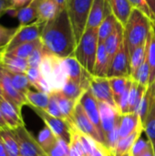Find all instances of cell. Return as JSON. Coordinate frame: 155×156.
<instances>
[{"label":"cell","mask_w":155,"mask_h":156,"mask_svg":"<svg viewBox=\"0 0 155 156\" xmlns=\"http://www.w3.org/2000/svg\"><path fill=\"white\" fill-rule=\"evenodd\" d=\"M40 38L48 53L60 58L73 57L77 42L66 8L43 25Z\"/></svg>","instance_id":"obj_1"},{"label":"cell","mask_w":155,"mask_h":156,"mask_svg":"<svg viewBox=\"0 0 155 156\" xmlns=\"http://www.w3.org/2000/svg\"><path fill=\"white\" fill-rule=\"evenodd\" d=\"M153 26V22L143 12L137 8H132L130 17L124 26V41L130 53L137 47L146 43Z\"/></svg>","instance_id":"obj_2"},{"label":"cell","mask_w":155,"mask_h":156,"mask_svg":"<svg viewBox=\"0 0 155 156\" xmlns=\"http://www.w3.org/2000/svg\"><path fill=\"white\" fill-rule=\"evenodd\" d=\"M99 47L98 28H87L79 41L73 57L91 75L96 61Z\"/></svg>","instance_id":"obj_3"},{"label":"cell","mask_w":155,"mask_h":156,"mask_svg":"<svg viewBox=\"0 0 155 156\" xmlns=\"http://www.w3.org/2000/svg\"><path fill=\"white\" fill-rule=\"evenodd\" d=\"M93 0H68L66 9L77 45L87 28L89 14Z\"/></svg>","instance_id":"obj_4"},{"label":"cell","mask_w":155,"mask_h":156,"mask_svg":"<svg viewBox=\"0 0 155 156\" xmlns=\"http://www.w3.org/2000/svg\"><path fill=\"white\" fill-rule=\"evenodd\" d=\"M19 147V156H43L47 154L37 140L27 131L25 125L12 130Z\"/></svg>","instance_id":"obj_5"},{"label":"cell","mask_w":155,"mask_h":156,"mask_svg":"<svg viewBox=\"0 0 155 156\" xmlns=\"http://www.w3.org/2000/svg\"><path fill=\"white\" fill-rule=\"evenodd\" d=\"M45 122V125H47L53 133L54 134L59 138L62 139L69 144L70 142V131L72 125L66 120L54 117L48 113L45 110L30 107Z\"/></svg>","instance_id":"obj_6"},{"label":"cell","mask_w":155,"mask_h":156,"mask_svg":"<svg viewBox=\"0 0 155 156\" xmlns=\"http://www.w3.org/2000/svg\"><path fill=\"white\" fill-rule=\"evenodd\" d=\"M71 124L75 126L79 132L89 135L98 143H100L104 145V140L101 137L100 133L95 127V125L92 123V122L90 120L86 112H84L82 106L79 102L77 103L71 119Z\"/></svg>","instance_id":"obj_7"},{"label":"cell","mask_w":155,"mask_h":156,"mask_svg":"<svg viewBox=\"0 0 155 156\" xmlns=\"http://www.w3.org/2000/svg\"><path fill=\"white\" fill-rule=\"evenodd\" d=\"M0 85L2 88L3 98L12 103L21 111L24 105H27L26 96L19 92L13 85L8 71L0 64Z\"/></svg>","instance_id":"obj_8"},{"label":"cell","mask_w":155,"mask_h":156,"mask_svg":"<svg viewBox=\"0 0 155 156\" xmlns=\"http://www.w3.org/2000/svg\"><path fill=\"white\" fill-rule=\"evenodd\" d=\"M43 25L44 24H42L37 20L28 25L18 26L17 31L15 34L12 40L10 41V43L5 48V51L10 50L21 44L31 42V41L40 38Z\"/></svg>","instance_id":"obj_9"},{"label":"cell","mask_w":155,"mask_h":156,"mask_svg":"<svg viewBox=\"0 0 155 156\" xmlns=\"http://www.w3.org/2000/svg\"><path fill=\"white\" fill-rule=\"evenodd\" d=\"M89 89L99 102L109 103L117 108L108 77H97L91 75Z\"/></svg>","instance_id":"obj_10"},{"label":"cell","mask_w":155,"mask_h":156,"mask_svg":"<svg viewBox=\"0 0 155 156\" xmlns=\"http://www.w3.org/2000/svg\"><path fill=\"white\" fill-rule=\"evenodd\" d=\"M111 77H131L130 51L125 41L111 60L108 73V78Z\"/></svg>","instance_id":"obj_11"},{"label":"cell","mask_w":155,"mask_h":156,"mask_svg":"<svg viewBox=\"0 0 155 156\" xmlns=\"http://www.w3.org/2000/svg\"><path fill=\"white\" fill-rule=\"evenodd\" d=\"M79 102L82 106L84 112H86V114L88 115L90 120L92 122V123L95 125V127L97 128V130L100 133V135L103 138L104 143H105L104 133H103V131H102V128H101V124H100L99 101L95 99V97L93 96V94L91 93L90 89L87 90L83 93V95L80 97Z\"/></svg>","instance_id":"obj_12"},{"label":"cell","mask_w":155,"mask_h":156,"mask_svg":"<svg viewBox=\"0 0 155 156\" xmlns=\"http://www.w3.org/2000/svg\"><path fill=\"white\" fill-rule=\"evenodd\" d=\"M63 60L68 74V79L80 83L81 85L89 89L91 74L89 73L74 57L63 58Z\"/></svg>","instance_id":"obj_13"},{"label":"cell","mask_w":155,"mask_h":156,"mask_svg":"<svg viewBox=\"0 0 155 156\" xmlns=\"http://www.w3.org/2000/svg\"><path fill=\"white\" fill-rule=\"evenodd\" d=\"M100 108V124L105 136L116 126L119 124L121 114L118 112L117 108L111 106L109 103L99 102ZM105 144V143H104Z\"/></svg>","instance_id":"obj_14"},{"label":"cell","mask_w":155,"mask_h":156,"mask_svg":"<svg viewBox=\"0 0 155 156\" xmlns=\"http://www.w3.org/2000/svg\"><path fill=\"white\" fill-rule=\"evenodd\" d=\"M0 111L4 121L9 129L14 130L19 126L25 125L21 115V111L5 98H0Z\"/></svg>","instance_id":"obj_15"},{"label":"cell","mask_w":155,"mask_h":156,"mask_svg":"<svg viewBox=\"0 0 155 156\" xmlns=\"http://www.w3.org/2000/svg\"><path fill=\"white\" fill-rule=\"evenodd\" d=\"M111 12L106 0H93L89 14L87 28H99L104 18Z\"/></svg>","instance_id":"obj_16"},{"label":"cell","mask_w":155,"mask_h":156,"mask_svg":"<svg viewBox=\"0 0 155 156\" xmlns=\"http://www.w3.org/2000/svg\"><path fill=\"white\" fill-rule=\"evenodd\" d=\"M39 0H31V2L19 9L9 8L7 13L17 18L19 26L28 25L37 20V7Z\"/></svg>","instance_id":"obj_17"},{"label":"cell","mask_w":155,"mask_h":156,"mask_svg":"<svg viewBox=\"0 0 155 156\" xmlns=\"http://www.w3.org/2000/svg\"><path fill=\"white\" fill-rule=\"evenodd\" d=\"M143 126L137 112H130L121 115L119 122V133L121 138H125L134 133L139 127Z\"/></svg>","instance_id":"obj_18"},{"label":"cell","mask_w":155,"mask_h":156,"mask_svg":"<svg viewBox=\"0 0 155 156\" xmlns=\"http://www.w3.org/2000/svg\"><path fill=\"white\" fill-rule=\"evenodd\" d=\"M123 41H124V27L119 22L114 31L108 37V38L104 42L111 63L113 57L120 49Z\"/></svg>","instance_id":"obj_19"},{"label":"cell","mask_w":155,"mask_h":156,"mask_svg":"<svg viewBox=\"0 0 155 156\" xmlns=\"http://www.w3.org/2000/svg\"><path fill=\"white\" fill-rule=\"evenodd\" d=\"M111 13L124 27L132 11V5L129 0H106Z\"/></svg>","instance_id":"obj_20"},{"label":"cell","mask_w":155,"mask_h":156,"mask_svg":"<svg viewBox=\"0 0 155 156\" xmlns=\"http://www.w3.org/2000/svg\"><path fill=\"white\" fill-rule=\"evenodd\" d=\"M0 64L6 70L14 73H26L29 68L26 58H18L5 52L0 58Z\"/></svg>","instance_id":"obj_21"},{"label":"cell","mask_w":155,"mask_h":156,"mask_svg":"<svg viewBox=\"0 0 155 156\" xmlns=\"http://www.w3.org/2000/svg\"><path fill=\"white\" fill-rule=\"evenodd\" d=\"M110 66H111V61H110V58L106 50L105 45L104 43L99 44L95 66H94L92 75L97 76V77H108Z\"/></svg>","instance_id":"obj_22"},{"label":"cell","mask_w":155,"mask_h":156,"mask_svg":"<svg viewBox=\"0 0 155 156\" xmlns=\"http://www.w3.org/2000/svg\"><path fill=\"white\" fill-rule=\"evenodd\" d=\"M54 0H39L37 7V21L42 24L53 19L59 12Z\"/></svg>","instance_id":"obj_23"},{"label":"cell","mask_w":155,"mask_h":156,"mask_svg":"<svg viewBox=\"0 0 155 156\" xmlns=\"http://www.w3.org/2000/svg\"><path fill=\"white\" fill-rule=\"evenodd\" d=\"M51 93L56 98L57 102L59 106V109L64 116V119L71 124L72 114H73L74 109L79 101H72V100L67 98L60 90H54V91H51Z\"/></svg>","instance_id":"obj_24"},{"label":"cell","mask_w":155,"mask_h":156,"mask_svg":"<svg viewBox=\"0 0 155 156\" xmlns=\"http://www.w3.org/2000/svg\"><path fill=\"white\" fill-rule=\"evenodd\" d=\"M151 90V89H150ZM143 131L146 133L148 140L155 147V98L151 91V102L149 112L143 122Z\"/></svg>","instance_id":"obj_25"},{"label":"cell","mask_w":155,"mask_h":156,"mask_svg":"<svg viewBox=\"0 0 155 156\" xmlns=\"http://www.w3.org/2000/svg\"><path fill=\"white\" fill-rule=\"evenodd\" d=\"M147 90L148 87L143 86L132 80L129 92V112H136L140 102Z\"/></svg>","instance_id":"obj_26"},{"label":"cell","mask_w":155,"mask_h":156,"mask_svg":"<svg viewBox=\"0 0 155 156\" xmlns=\"http://www.w3.org/2000/svg\"><path fill=\"white\" fill-rule=\"evenodd\" d=\"M26 99L29 107H34L46 111L49 102V93L29 90L26 93Z\"/></svg>","instance_id":"obj_27"},{"label":"cell","mask_w":155,"mask_h":156,"mask_svg":"<svg viewBox=\"0 0 155 156\" xmlns=\"http://www.w3.org/2000/svg\"><path fill=\"white\" fill-rule=\"evenodd\" d=\"M30 84L33 88H35L37 90L44 91L47 93L51 92L50 86L47 82V80L43 78L39 68H28V69L26 72Z\"/></svg>","instance_id":"obj_28"},{"label":"cell","mask_w":155,"mask_h":156,"mask_svg":"<svg viewBox=\"0 0 155 156\" xmlns=\"http://www.w3.org/2000/svg\"><path fill=\"white\" fill-rule=\"evenodd\" d=\"M119 21L111 12L107 15V16L104 18V20L98 28L99 44H103L105 42L108 37L114 31Z\"/></svg>","instance_id":"obj_29"},{"label":"cell","mask_w":155,"mask_h":156,"mask_svg":"<svg viewBox=\"0 0 155 156\" xmlns=\"http://www.w3.org/2000/svg\"><path fill=\"white\" fill-rule=\"evenodd\" d=\"M89 90L88 88H86L85 86L81 85L80 83H78L74 80H67V81L65 82V84L63 85V87L61 88V90H59L67 98L75 101H79L80 97L83 95V93Z\"/></svg>","instance_id":"obj_30"},{"label":"cell","mask_w":155,"mask_h":156,"mask_svg":"<svg viewBox=\"0 0 155 156\" xmlns=\"http://www.w3.org/2000/svg\"><path fill=\"white\" fill-rule=\"evenodd\" d=\"M143 132H144L143 126H141L134 133L130 134L129 136H127L125 138H121L118 143V145H117L115 156L121 155V154H126L128 152H131L133 144L138 141L139 138H141V135Z\"/></svg>","instance_id":"obj_31"},{"label":"cell","mask_w":155,"mask_h":156,"mask_svg":"<svg viewBox=\"0 0 155 156\" xmlns=\"http://www.w3.org/2000/svg\"><path fill=\"white\" fill-rule=\"evenodd\" d=\"M0 137L9 156H19V147L11 129L5 127L0 130Z\"/></svg>","instance_id":"obj_32"},{"label":"cell","mask_w":155,"mask_h":156,"mask_svg":"<svg viewBox=\"0 0 155 156\" xmlns=\"http://www.w3.org/2000/svg\"><path fill=\"white\" fill-rule=\"evenodd\" d=\"M109 80H110V84L111 87L115 103H117L121 96L124 93L127 88L132 84V79L131 77H111L109 78Z\"/></svg>","instance_id":"obj_33"},{"label":"cell","mask_w":155,"mask_h":156,"mask_svg":"<svg viewBox=\"0 0 155 156\" xmlns=\"http://www.w3.org/2000/svg\"><path fill=\"white\" fill-rule=\"evenodd\" d=\"M146 57L150 67V86L155 80V28L154 26L150 33L146 44ZM149 86V87H150Z\"/></svg>","instance_id":"obj_34"},{"label":"cell","mask_w":155,"mask_h":156,"mask_svg":"<svg viewBox=\"0 0 155 156\" xmlns=\"http://www.w3.org/2000/svg\"><path fill=\"white\" fill-rule=\"evenodd\" d=\"M42 45H43V43H42L41 38H38V39L31 41V42L21 44V45H19V46H17V47H16V48H12L10 50L5 51V52L7 53V54L18 57V58L27 59V58L31 55V53L36 48H37L38 47H40Z\"/></svg>","instance_id":"obj_35"},{"label":"cell","mask_w":155,"mask_h":156,"mask_svg":"<svg viewBox=\"0 0 155 156\" xmlns=\"http://www.w3.org/2000/svg\"><path fill=\"white\" fill-rule=\"evenodd\" d=\"M37 140L43 151L48 154L56 145L58 138L47 125H45V127L40 131Z\"/></svg>","instance_id":"obj_36"},{"label":"cell","mask_w":155,"mask_h":156,"mask_svg":"<svg viewBox=\"0 0 155 156\" xmlns=\"http://www.w3.org/2000/svg\"><path fill=\"white\" fill-rule=\"evenodd\" d=\"M145 44L137 47L130 53V67H131V77L136 72V70L140 68L146 57V46Z\"/></svg>","instance_id":"obj_37"},{"label":"cell","mask_w":155,"mask_h":156,"mask_svg":"<svg viewBox=\"0 0 155 156\" xmlns=\"http://www.w3.org/2000/svg\"><path fill=\"white\" fill-rule=\"evenodd\" d=\"M8 73H9V76H10V79L12 80L14 87L19 92H21L22 94L26 96V93L32 88L26 74V73H14L10 71H8Z\"/></svg>","instance_id":"obj_38"},{"label":"cell","mask_w":155,"mask_h":156,"mask_svg":"<svg viewBox=\"0 0 155 156\" xmlns=\"http://www.w3.org/2000/svg\"><path fill=\"white\" fill-rule=\"evenodd\" d=\"M133 80L137 81L143 86L148 87L150 86V67L148 63L147 57H145L144 61L140 66V68L136 70V72L131 77Z\"/></svg>","instance_id":"obj_39"},{"label":"cell","mask_w":155,"mask_h":156,"mask_svg":"<svg viewBox=\"0 0 155 156\" xmlns=\"http://www.w3.org/2000/svg\"><path fill=\"white\" fill-rule=\"evenodd\" d=\"M47 53V50L45 49L44 46H40L37 48H36L31 55L27 58V62L29 68H39L45 55Z\"/></svg>","instance_id":"obj_40"},{"label":"cell","mask_w":155,"mask_h":156,"mask_svg":"<svg viewBox=\"0 0 155 156\" xmlns=\"http://www.w3.org/2000/svg\"><path fill=\"white\" fill-rule=\"evenodd\" d=\"M16 31L17 27H6L0 24V48H5Z\"/></svg>","instance_id":"obj_41"},{"label":"cell","mask_w":155,"mask_h":156,"mask_svg":"<svg viewBox=\"0 0 155 156\" xmlns=\"http://www.w3.org/2000/svg\"><path fill=\"white\" fill-rule=\"evenodd\" d=\"M150 102H151V90L150 88H148L147 91L145 92L144 96L143 97L140 105L136 111V112L138 113V115L140 116L143 125V122L147 116V113L149 112V108H150Z\"/></svg>","instance_id":"obj_42"},{"label":"cell","mask_w":155,"mask_h":156,"mask_svg":"<svg viewBox=\"0 0 155 156\" xmlns=\"http://www.w3.org/2000/svg\"><path fill=\"white\" fill-rule=\"evenodd\" d=\"M49 156H69L70 155V148L69 144L62 139L58 140L56 145L53 149L48 154Z\"/></svg>","instance_id":"obj_43"},{"label":"cell","mask_w":155,"mask_h":156,"mask_svg":"<svg viewBox=\"0 0 155 156\" xmlns=\"http://www.w3.org/2000/svg\"><path fill=\"white\" fill-rule=\"evenodd\" d=\"M151 146H153V144H151V142L148 140H144L143 138H139L138 141L133 144L131 153L132 156H140L142 155L144 152H146Z\"/></svg>","instance_id":"obj_44"},{"label":"cell","mask_w":155,"mask_h":156,"mask_svg":"<svg viewBox=\"0 0 155 156\" xmlns=\"http://www.w3.org/2000/svg\"><path fill=\"white\" fill-rule=\"evenodd\" d=\"M130 3L132 4L133 8H137L139 10H141L142 12H143L154 24L155 26V17L150 8V6L148 5V4L146 3L145 0H129Z\"/></svg>","instance_id":"obj_45"},{"label":"cell","mask_w":155,"mask_h":156,"mask_svg":"<svg viewBox=\"0 0 155 156\" xmlns=\"http://www.w3.org/2000/svg\"><path fill=\"white\" fill-rule=\"evenodd\" d=\"M46 112L54 117L64 119V116H63V114L59 109V106L57 102V100L51 92L49 93V102H48V109L46 110Z\"/></svg>","instance_id":"obj_46"},{"label":"cell","mask_w":155,"mask_h":156,"mask_svg":"<svg viewBox=\"0 0 155 156\" xmlns=\"http://www.w3.org/2000/svg\"><path fill=\"white\" fill-rule=\"evenodd\" d=\"M90 156H111V154L102 144L95 142L92 147Z\"/></svg>","instance_id":"obj_47"},{"label":"cell","mask_w":155,"mask_h":156,"mask_svg":"<svg viewBox=\"0 0 155 156\" xmlns=\"http://www.w3.org/2000/svg\"><path fill=\"white\" fill-rule=\"evenodd\" d=\"M31 2V0H9L10 8L13 9H19L21 7L26 6Z\"/></svg>","instance_id":"obj_48"},{"label":"cell","mask_w":155,"mask_h":156,"mask_svg":"<svg viewBox=\"0 0 155 156\" xmlns=\"http://www.w3.org/2000/svg\"><path fill=\"white\" fill-rule=\"evenodd\" d=\"M9 8H10L9 0H0V17L4 14L7 13Z\"/></svg>","instance_id":"obj_49"},{"label":"cell","mask_w":155,"mask_h":156,"mask_svg":"<svg viewBox=\"0 0 155 156\" xmlns=\"http://www.w3.org/2000/svg\"><path fill=\"white\" fill-rule=\"evenodd\" d=\"M54 2L57 4V5L59 8V10H62V9H65L66 8L68 0H54Z\"/></svg>","instance_id":"obj_50"},{"label":"cell","mask_w":155,"mask_h":156,"mask_svg":"<svg viewBox=\"0 0 155 156\" xmlns=\"http://www.w3.org/2000/svg\"><path fill=\"white\" fill-rule=\"evenodd\" d=\"M0 156H9L6 150H5V147L3 144V141L0 137Z\"/></svg>","instance_id":"obj_51"},{"label":"cell","mask_w":155,"mask_h":156,"mask_svg":"<svg viewBox=\"0 0 155 156\" xmlns=\"http://www.w3.org/2000/svg\"><path fill=\"white\" fill-rule=\"evenodd\" d=\"M145 1L148 4V5L150 6V8H151V10H152L155 17V0H145Z\"/></svg>","instance_id":"obj_52"},{"label":"cell","mask_w":155,"mask_h":156,"mask_svg":"<svg viewBox=\"0 0 155 156\" xmlns=\"http://www.w3.org/2000/svg\"><path fill=\"white\" fill-rule=\"evenodd\" d=\"M140 156H154V151H153V147L151 146L146 152H144L142 155Z\"/></svg>","instance_id":"obj_53"},{"label":"cell","mask_w":155,"mask_h":156,"mask_svg":"<svg viewBox=\"0 0 155 156\" xmlns=\"http://www.w3.org/2000/svg\"><path fill=\"white\" fill-rule=\"evenodd\" d=\"M5 127H7V126H6L5 122V121L3 119V116H2V113H1V111H0V130L4 129Z\"/></svg>","instance_id":"obj_54"},{"label":"cell","mask_w":155,"mask_h":156,"mask_svg":"<svg viewBox=\"0 0 155 156\" xmlns=\"http://www.w3.org/2000/svg\"><path fill=\"white\" fill-rule=\"evenodd\" d=\"M149 88L151 89V91H152V93H153V97L155 98V80H154V82H153V85H151Z\"/></svg>","instance_id":"obj_55"},{"label":"cell","mask_w":155,"mask_h":156,"mask_svg":"<svg viewBox=\"0 0 155 156\" xmlns=\"http://www.w3.org/2000/svg\"><path fill=\"white\" fill-rule=\"evenodd\" d=\"M5 48H0V58H1V57L3 56V54L5 53Z\"/></svg>","instance_id":"obj_56"},{"label":"cell","mask_w":155,"mask_h":156,"mask_svg":"<svg viewBox=\"0 0 155 156\" xmlns=\"http://www.w3.org/2000/svg\"><path fill=\"white\" fill-rule=\"evenodd\" d=\"M117 156H132V153L131 152H128L126 154H121V155H117Z\"/></svg>","instance_id":"obj_57"},{"label":"cell","mask_w":155,"mask_h":156,"mask_svg":"<svg viewBox=\"0 0 155 156\" xmlns=\"http://www.w3.org/2000/svg\"><path fill=\"white\" fill-rule=\"evenodd\" d=\"M0 98H3V92H2V88L0 85Z\"/></svg>","instance_id":"obj_58"},{"label":"cell","mask_w":155,"mask_h":156,"mask_svg":"<svg viewBox=\"0 0 155 156\" xmlns=\"http://www.w3.org/2000/svg\"><path fill=\"white\" fill-rule=\"evenodd\" d=\"M153 151H154V156H155V147L153 148Z\"/></svg>","instance_id":"obj_59"},{"label":"cell","mask_w":155,"mask_h":156,"mask_svg":"<svg viewBox=\"0 0 155 156\" xmlns=\"http://www.w3.org/2000/svg\"><path fill=\"white\" fill-rule=\"evenodd\" d=\"M43 156H49V155H48V154H45V155H43Z\"/></svg>","instance_id":"obj_60"},{"label":"cell","mask_w":155,"mask_h":156,"mask_svg":"<svg viewBox=\"0 0 155 156\" xmlns=\"http://www.w3.org/2000/svg\"><path fill=\"white\" fill-rule=\"evenodd\" d=\"M86 156H90V155H86Z\"/></svg>","instance_id":"obj_61"}]
</instances>
